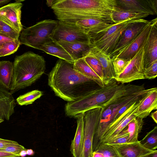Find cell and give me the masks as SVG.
Listing matches in <instances>:
<instances>
[{
	"mask_svg": "<svg viewBox=\"0 0 157 157\" xmlns=\"http://www.w3.org/2000/svg\"><path fill=\"white\" fill-rule=\"evenodd\" d=\"M157 109V88L147 94L138 106L133 114L136 117L143 119L151 112Z\"/></svg>",
	"mask_w": 157,
	"mask_h": 157,
	"instance_id": "d6986e66",
	"label": "cell"
},
{
	"mask_svg": "<svg viewBox=\"0 0 157 157\" xmlns=\"http://www.w3.org/2000/svg\"><path fill=\"white\" fill-rule=\"evenodd\" d=\"M83 114L78 116L77 127L74 138L72 140L70 151L73 157H81L84 140Z\"/></svg>",
	"mask_w": 157,
	"mask_h": 157,
	"instance_id": "44dd1931",
	"label": "cell"
},
{
	"mask_svg": "<svg viewBox=\"0 0 157 157\" xmlns=\"http://www.w3.org/2000/svg\"><path fill=\"white\" fill-rule=\"evenodd\" d=\"M96 150L101 153L103 157H119L114 147L106 144H100Z\"/></svg>",
	"mask_w": 157,
	"mask_h": 157,
	"instance_id": "836d02e7",
	"label": "cell"
},
{
	"mask_svg": "<svg viewBox=\"0 0 157 157\" xmlns=\"http://www.w3.org/2000/svg\"><path fill=\"white\" fill-rule=\"evenodd\" d=\"M151 117L156 123H157V111L156 110L151 113Z\"/></svg>",
	"mask_w": 157,
	"mask_h": 157,
	"instance_id": "60d3db41",
	"label": "cell"
},
{
	"mask_svg": "<svg viewBox=\"0 0 157 157\" xmlns=\"http://www.w3.org/2000/svg\"><path fill=\"white\" fill-rule=\"evenodd\" d=\"M87 55L96 58L101 64L103 70V81L104 85L107 84L115 77L113 60L109 56L103 53L94 47H90Z\"/></svg>",
	"mask_w": 157,
	"mask_h": 157,
	"instance_id": "e0dca14e",
	"label": "cell"
},
{
	"mask_svg": "<svg viewBox=\"0 0 157 157\" xmlns=\"http://www.w3.org/2000/svg\"><path fill=\"white\" fill-rule=\"evenodd\" d=\"M21 44L19 39L4 44L0 47V57L13 54L18 50Z\"/></svg>",
	"mask_w": 157,
	"mask_h": 157,
	"instance_id": "f546056e",
	"label": "cell"
},
{
	"mask_svg": "<svg viewBox=\"0 0 157 157\" xmlns=\"http://www.w3.org/2000/svg\"><path fill=\"white\" fill-rule=\"evenodd\" d=\"M145 79H153L157 76V60L144 70Z\"/></svg>",
	"mask_w": 157,
	"mask_h": 157,
	"instance_id": "d590c367",
	"label": "cell"
},
{
	"mask_svg": "<svg viewBox=\"0 0 157 157\" xmlns=\"http://www.w3.org/2000/svg\"><path fill=\"white\" fill-rule=\"evenodd\" d=\"M11 0H0V6L6 5Z\"/></svg>",
	"mask_w": 157,
	"mask_h": 157,
	"instance_id": "7bdbcfd3",
	"label": "cell"
},
{
	"mask_svg": "<svg viewBox=\"0 0 157 157\" xmlns=\"http://www.w3.org/2000/svg\"><path fill=\"white\" fill-rule=\"evenodd\" d=\"M144 122L143 119L136 117L130 121L126 128L129 134L128 142L138 141L139 133L142 129Z\"/></svg>",
	"mask_w": 157,
	"mask_h": 157,
	"instance_id": "4316f807",
	"label": "cell"
},
{
	"mask_svg": "<svg viewBox=\"0 0 157 157\" xmlns=\"http://www.w3.org/2000/svg\"><path fill=\"white\" fill-rule=\"evenodd\" d=\"M149 15L147 13H136L118 9L112 13L111 17L113 23H116L129 19H143Z\"/></svg>",
	"mask_w": 157,
	"mask_h": 157,
	"instance_id": "484cf974",
	"label": "cell"
},
{
	"mask_svg": "<svg viewBox=\"0 0 157 157\" xmlns=\"http://www.w3.org/2000/svg\"><path fill=\"white\" fill-rule=\"evenodd\" d=\"M56 42L67 52L74 61L87 56L90 48L88 43Z\"/></svg>",
	"mask_w": 157,
	"mask_h": 157,
	"instance_id": "ffe728a7",
	"label": "cell"
},
{
	"mask_svg": "<svg viewBox=\"0 0 157 157\" xmlns=\"http://www.w3.org/2000/svg\"><path fill=\"white\" fill-rule=\"evenodd\" d=\"M13 72V63L9 60L0 61V84L9 90Z\"/></svg>",
	"mask_w": 157,
	"mask_h": 157,
	"instance_id": "d4e9b609",
	"label": "cell"
},
{
	"mask_svg": "<svg viewBox=\"0 0 157 157\" xmlns=\"http://www.w3.org/2000/svg\"><path fill=\"white\" fill-rule=\"evenodd\" d=\"M48 84L56 96L71 102L96 88V83L73 68V64L59 59L48 75Z\"/></svg>",
	"mask_w": 157,
	"mask_h": 157,
	"instance_id": "3957f363",
	"label": "cell"
},
{
	"mask_svg": "<svg viewBox=\"0 0 157 157\" xmlns=\"http://www.w3.org/2000/svg\"><path fill=\"white\" fill-rule=\"evenodd\" d=\"M144 19H129L113 23L101 31L89 35L90 47H94L110 56L114 50L122 34L132 24Z\"/></svg>",
	"mask_w": 157,
	"mask_h": 157,
	"instance_id": "8992f818",
	"label": "cell"
},
{
	"mask_svg": "<svg viewBox=\"0 0 157 157\" xmlns=\"http://www.w3.org/2000/svg\"><path fill=\"white\" fill-rule=\"evenodd\" d=\"M150 21H142L130 25L122 34L115 48L110 55L112 60L120 51L131 43L139 34Z\"/></svg>",
	"mask_w": 157,
	"mask_h": 157,
	"instance_id": "5bb4252c",
	"label": "cell"
},
{
	"mask_svg": "<svg viewBox=\"0 0 157 157\" xmlns=\"http://www.w3.org/2000/svg\"><path fill=\"white\" fill-rule=\"evenodd\" d=\"M43 95V93L41 91L38 90H33L20 95L16 99V101L20 105H27L32 104Z\"/></svg>",
	"mask_w": 157,
	"mask_h": 157,
	"instance_id": "f1b7e54d",
	"label": "cell"
},
{
	"mask_svg": "<svg viewBox=\"0 0 157 157\" xmlns=\"http://www.w3.org/2000/svg\"><path fill=\"white\" fill-rule=\"evenodd\" d=\"M40 50L69 63L73 64L74 62L67 52L55 41L52 40L42 45Z\"/></svg>",
	"mask_w": 157,
	"mask_h": 157,
	"instance_id": "603a6c76",
	"label": "cell"
},
{
	"mask_svg": "<svg viewBox=\"0 0 157 157\" xmlns=\"http://www.w3.org/2000/svg\"><path fill=\"white\" fill-rule=\"evenodd\" d=\"M84 58L92 70L103 81L102 67L99 61L95 58L89 55Z\"/></svg>",
	"mask_w": 157,
	"mask_h": 157,
	"instance_id": "4dcf8cb0",
	"label": "cell"
},
{
	"mask_svg": "<svg viewBox=\"0 0 157 157\" xmlns=\"http://www.w3.org/2000/svg\"><path fill=\"white\" fill-rule=\"evenodd\" d=\"M0 27H1V25H0Z\"/></svg>",
	"mask_w": 157,
	"mask_h": 157,
	"instance_id": "7dc6e473",
	"label": "cell"
},
{
	"mask_svg": "<svg viewBox=\"0 0 157 157\" xmlns=\"http://www.w3.org/2000/svg\"><path fill=\"white\" fill-rule=\"evenodd\" d=\"M20 156L13 154L0 151V157H20Z\"/></svg>",
	"mask_w": 157,
	"mask_h": 157,
	"instance_id": "ab89813d",
	"label": "cell"
},
{
	"mask_svg": "<svg viewBox=\"0 0 157 157\" xmlns=\"http://www.w3.org/2000/svg\"><path fill=\"white\" fill-rule=\"evenodd\" d=\"M143 157H157V151Z\"/></svg>",
	"mask_w": 157,
	"mask_h": 157,
	"instance_id": "b9f144b4",
	"label": "cell"
},
{
	"mask_svg": "<svg viewBox=\"0 0 157 157\" xmlns=\"http://www.w3.org/2000/svg\"><path fill=\"white\" fill-rule=\"evenodd\" d=\"M129 137V134L125 127L119 133L105 144L113 146L128 143Z\"/></svg>",
	"mask_w": 157,
	"mask_h": 157,
	"instance_id": "1f68e13d",
	"label": "cell"
},
{
	"mask_svg": "<svg viewBox=\"0 0 157 157\" xmlns=\"http://www.w3.org/2000/svg\"><path fill=\"white\" fill-rule=\"evenodd\" d=\"M74 69L85 77L94 81L100 87L105 85L102 80L94 72L84 60L82 58L74 61Z\"/></svg>",
	"mask_w": 157,
	"mask_h": 157,
	"instance_id": "cb8c5ba5",
	"label": "cell"
},
{
	"mask_svg": "<svg viewBox=\"0 0 157 157\" xmlns=\"http://www.w3.org/2000/svg\"><path fill=\"white\" fill-rule=\"evenodd\" d=\"M156 87L146 89L144 85L119 84L115 93L102 105L100 121L94 136L93 151L123 130L134 118L132 115L145 96Z\"/></svg>",
	"mask_w": 157,
	"mask_h": 157,
	"instance_id": "6da1fadb",
	"label": "cell"
},
{
	"mask_svg": "<svg viewBox=\"0 0 157 157\" xmlns=\"http://www.w3.org/2000/svg\"><path fill=\"white\" fill-rule=\"evenodd\" d=\"M111 24L96 18L84 19L76 22L75 25L83 30L88 35L98 33L109 26Z\"/></svg>",
	"mask_w": 157,
	"mask_h": 157,
	"instance_id": "7402d4cb",
	"label": "cell"
},
{
	"mask_svg": "<svg viewBox=\"0 0 157 157\" xmlns=\"http://www.w3.org/2000/svg\"><path fill=\"white\" fill-rule=\"evenodd\" d=\"M157 60V19L152 24L144 46V70Z\"/></svg>",
	"mask_w": 157,
	"mask_h": 157,
	"instance_id": "9a60e30c",
	"label": "cell"
},
{
	"mask_svg": "<svg viewBox=\"0 0 157 157\" xmlns=\"http://www.w3.org/2000/svg\"><path fill=\"white\" fill-rule=\"evenodd\" d=\"M58 22V20H44L23 29L19 37L21 44L40 50L42 45L52 41L50 36L54 31Z\"/></svg>",
	"mask_w": 157,
	"mask_h": 157,
	"instance_id": "52a82bcc",
	"label": "cell"
},
{
	"mask_svg": "<svg viewBox=\"0 0 157 157\" xmlns=\"http://www.w3.org/2000/svg\"><path fill=\"white\" fill-rule=\"evenodd\" d=\"M51 8L58 21L72 25L90 18L113 24L111 14L118 10L116 0H54Z\"/></svg>",
	"mask_w": 157,
	"mask_h": 157,
	"instance_id": "7a4b0ae2",
	"label": "cell"
},
{
	"mask_svg": "<svg viewBox=\"0 0 157 157\" xmlns=\"http://www.w3.org/2000/svg\"><path fill=\"white\" fill-rule=\"evenodd\" d=\"M15 100L9 90L0 84V119L9 120L14 113Z\"/></svg>",
	"mask_w": 157,
	"mask_h": 157,
	"instance_id": "ac0fdd59",
	"label": "cell"
},
{
	"mask_svg": "<svg viewBox=\"0 0 157 157\" xmlns=\"http://www.w3.org/2000/svg\"><path fill=\"white\" fill-rule=\"evenodd\" d=\"M140 141L142 146L145 148L152 151L157 150V126L147 133L144 138Z\"/></svg>",
	"mask_w": 157,
	"mask_h": 157,
	"instance_id": "83f0119b",
	"label": "cell"
},
{
	"mask_svg": "<svg viewBox=\"0 0 157 157\" xmlns=\"http://www.w3.org/2000/svg\"><path fill=\"white\" fill-rule=\"evenodd\" d=\"M102 107H97L83 113L84 140L81 157H91L93 140L100 121Z\"/></svg>",
	"mask_w": 157,
	"mask_h": 157,
	"instance_id": "ba28073f",
	"label": "cell"
},
{
	"mask_svg": "<svg viewBox=\"0 0 157 157\" xmlns=\"http://www.w3.org/2000/svg\"><path fill=\"white\" fill-rule=\"evenodd\" d=\"M144 46L130 59L122 73L113 79L117 82L124 84L137 80L145 79L144 68Z\"/></svg>",
	"mask_w": 157,
	"mask_h": 157,
	"instance_id": "30bf717a",
	"label": "cell"
},
{
	"mask_svg": "<svg viewBox=\"0 0 157 157\" xmlns=\"http://www.w3.org/2000/svg\"><path fill=\"white\" fill-rule=\"evenodd\" d=\"M0 33L15 40H18L20 33L0 20Z\"/></svg>",
	"mask_w": 157,
	"mask_h": 157,
	"instance_id": "e575fe53",
	"label": "cell"
},
{
	"mask_svg": "<svg viewBox=\"0 0 157 157\" xmlns=\"http://www.w3.org/2000/svg\"><path fill=\"white\" fill-rule=\"evenodd\" d=\"M52 40L90 44L88 34L76 25L68 24L58 20L57 25L50 36Z\"/></svg>",
	"mask_w": 157,
	"mask_h": 157,
	"instance_id": "9c48e42d",
	"label": "cell"
},
{
	"mask_svg": "<svg viewBox=\"0 0 157 157\" xmlns=\"http://www.w3.org/2000/svg\"><path fill=\"white\" fill-rule=\"evenodd\" d=\"M130 60L117 57H115L113 60V69L115 75V77L122 73Z\"/></svg>",
	"mask_w": 157,
	"mask_h": 157,
	"instance_id": "d6a6232c",
	"label": "cell"
},
{
	"mask_svg": "<svg viewBox=\"0 0 157 157\" xmlns=\"http://www.w3.org/2000/svg\"><path fill=\"white\" fill-rule=\"evenodd\" d=\"M13 63V72L9 89L12 94L30 86L40 77L46 69L44 57L30 51L16 56Z\"/></svg>",
	"mask_w": 157,
	"mask_h": 157,
	"instance_id": "277c9868",
	"label": "cell"
},
{
	"mask_svg": "<svg viewBox=\"0 0 157 157\" xmlns=\"http://www.w3.org/2000/svg\"><path fill=\"white\" fill-rule=\"evenodd\" d=\"M114 79L103 87L96 88L84 96L65 105L66 116L77 117L90 109L101 107L113 96L119 84Z\"/></svg>",
	"mask_w": 157,
	"mask_h": 157,
	"instance_id": "5b68a950",
	"label": "cell"
},
{
	"mask_svg": "<svg viewBox=\"0 0 157 157\" xmlns=\"http://www.w3.org/2000/svg\"><path fill=\"white\" fill-rule=\"evenodd\" d=\"M152 24V20L150 21L137 37L122 50L115 58L117 57L129 60L132 59L141 48L144 46Z\"/></svg>",
	"mask_w": 157,
	"mask_h": 157,
	"instance_id": "4fadbf2b",
	"label": "cell"
},
{
	"mask_svg": "<svg viewBox=\"0 0 157 157\" xmlns=\"http://www.w3.org/2000/svg\"><path fill=\"white\" fill-rule=\"evenodd\" d=\"M54 0H47L46 4L48 6H52L53 4Z\"/></svg>",
	"mask_w": 157,
	"mask_h": 157,
	"instance_id": "f6af8a7d",
	"label": "cell"
},
{
	"mask_svg": "<svg viewBox=\"0 0 157 157\" xmlns=\"http://www.w3.org/2000/svg\"><path fill=\"white\" fill-rule=\"evenodd\" d=\"M17 143V142L15 141L0 138V149Z\"/></svg>",
	"mask_w": 157,
	"mask_h": 157,
	"instance_id": "f35d334b",
	"label": "cell"
},
{
	"mask_svg": "<svg viewBox=\"0 0 157 157\" xmlns=\"http://www.w3.org/2000/svg\"><path fill=\"white\" fill-rule=\"evenodd\" d=\"M25 149L24 146L17 143L0 148V151L13 154L20 156L21 152Z\"/></svg>",
	"mask_w": 157,
	"mask_h": 157,
	"instance_id": "8d00e7d4",
	"label": "cell"
},
{
	"mask_svg": "<svg viewBox=\"0 0 157 157\" xmlns=\"http://www.w3.org/2000/svg\"><path fill=\"white\" fill-rule=\"evenodd\" d=\"M112 146L119 157H143L157 151L145 148L142 146L139 141Z\"/></svg>",
	"mask_w": 157,
	"mask_h": 157,
	"instance_id": "2e32d148",
	"label": "cell"
},
{
	"mask_svg": "<svg viewBox=\"0 0 157 157\" xmlns=\"http://www.w3.org/2000/svg\"><path fill=\"white\" fill-rule=\"evenodd\" d=\"M119 10L136 13L157 14V0H116Z\"/></svg>",
	"mask_w": 157,
	"mask_h": 157,
	"instance_id": "7c38bea8",
	"label": "cell"
},
{
	"mask_svg": "<svg viewBox=\"0 0 157 157\" xmlns=\"http://www.w3.org/2000/svg\"><path fill=\"white\" fill-rule=\"evenodd\" d=\"M27 155H34V151L31 149H26V150Z\"/></svg>",
	"mask_w": 157,
	"mask_h": 157,
	"instance_id": "ee69618b",
	"label": "cell"
},
{
	"mask_svg": "<svg viewBox=\"0 0 157 157\" xmlns=\"http://www.w3.org/2000/svg\"><path fill=\"white\" fill-rule=\"evenodd\" d=\"M26 149L22 151L20 154V156H21L22 157L25 156L26 155Z\"/></svg>",
	"mask_w": 157,
	"mask_h": 157,
	"instance_id": "bcb514c9",
	"label": "cell"
},
{
	"mask_svg": "<svg viewBox=\"0 0 157 157\" xmlns=\"http://www.w3.org/2000/svg\"><path fill=\"white\" fill-rule=\"evenodd\" d=\"M15 40L9 37L5 34L0 33V47L4 44Z\"/></svg>",
	"mask_w": 157,
	"mask_h": 157,
	"instance_id": "74e56055",
	"label": "cell"
},
{
	"mask_svg": "<svg viewBox=\"0 0 157 157\" xmlns=\"http://www.w3.org/2000/svg\"><path fill=\"white\" fill-rule=\"evenodd\" d=\"M23 1H16L0 8V20L20 33L23 29L21 21Z\"/></svg>",
	"mask_w": 157,
	"mask_h": 157,
	"instance_id": "8fae6325",
	"label": "cell"
}]
</instances>
